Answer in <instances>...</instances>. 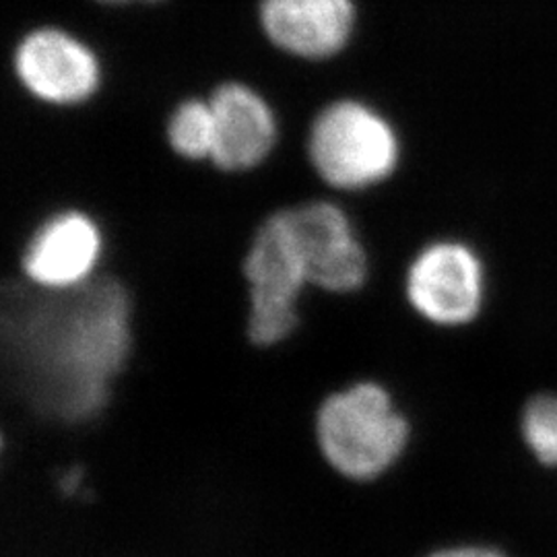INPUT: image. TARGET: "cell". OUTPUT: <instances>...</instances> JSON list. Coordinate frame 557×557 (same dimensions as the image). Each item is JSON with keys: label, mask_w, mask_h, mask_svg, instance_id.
<instances>
[{"label": "cell", "mask_w": 557, "mask_h": 557, "mask_svg": "<svg viewBox=\"0 0 557 557\" xmlns=\"http://www.w3.org/2000/svg\"><path fill=\"white\" fill-rule=\"evenodd\" d=\"M324 465L351 483H374L395 471L413 444V421L379 380L351 382L319 403L312 419Z\"/></svg>", "instance_id": "2"}, {"label": "cell", "mask_w": 557, "mask_h": 557, "mask_svg": "<svg viewBox=\"0 0 557 557\" xmlns=\"http://www.w3.org/2000/svg\"><path fill=\"white\" fill-rule=\"evenodd\" d=\"M100 2H133V0H100Z\"/></svg>", "instance_id": "14"}, {"label": "cell", "mask_w": 557, "mask_h": 557, "mask_svg": "<svg viewBox=\"0 0 557 557\" xmlns=\"http://www.w3.org/2000/svg\"><path fill=\"white\" fill-rule=\"evenodd\" d=\"M15 73L34 98L54 106L89 100L101 81L96 52L79 38L54 27L36 29L20 41Z\"/></svg>", "instance_id": "8"}, {"label": "cell", "mask_w": 557, "mask_h": 557, "mask_svg": "<svg viewBox=\"0 0 557 557\" xmlns=\"http://www.w3.org/2000/svg\"><path fill=\"white\" fill-rule=\"evenodd\" d=\"M135 299L101 269L75 289L46 292L9 273L0 299L7 428L73 432L110 407L135 356Z\"/></svg>", "instance_id": "1"}, {"label": "cell", "mask_w": 557, "mask_h": 557, "mask_svg": "<svg viewBox=\"0 0 557 557\" xmlns=\"http://www.w3.org/2000/svg\"><path fill=\"white\" fill-rule=\"evenodd\" d=\"M215 143L211 161L221 172L259 168L277 143V120L269 103L242 83H225L211 98Z\"/></svg>", "instance_id": "10"}, {"label": "cell", "mask_w": 557, "mask_h": 557, "mask_svg": "<svg viewBox=\"0 0 557 557\" xmlns=\"http://www.w3.org/2000/svg\"><path fill=\"white\" fill-rule=\"evenodd\" d=\"M425 557H508L504 556L494 547H483V545H450V547H440Z\"/></svg>", "instance_id": "13"}, {"label": "cell", "mask_w": 557, "mask_h": 557, "mask_svg": "<svg viewBox=\"0 0 557 557\" xmlns=\"http://www.w3.org/2000/svg\"><path fill=\"white\" fill-rule=\"evenodd\" d=\"M524 444L545 467H557V395L531 398L520 418Z\"/></svg>", "instance_id": "12"}, {"label": "cell", "mask_w": 557, "mask_h": 557, "mask_svg": "<svg viewBox=\"0 0 557 557\" xmlns=\"http://www.w3.org/2000/svg\"><path fill=\"white\" fill-rule=\"evenodd\" d=\"M108 257V234L83 209H60L23 238L15 275L46 292H66L100 275Z\"/></svg>", "instance_id": "6"}, {"label": "cell", "mask_w": 557, "mask_h": 557, "mask_svg": "<svg viewBox=\"0 0 557 557\" xmlns=\"http://www.w3.org/2000/svg\"><path fill=\"white\" fill-rule=\"evenodd\" d=\"M285 209L310 287L329 296L361 292L370 281V252L354 218L333 200H304Z\"/></svg>", "instance_id": "7"}, {"label": "cell", "mask_w": 557, "mask_h": 557, "mask_svg": "<svg viewBox=\"0 0 557 557\" xmlns=\"http://www.w3.org/2000/svg\"><path fill=\"white\" fill-rule=\"evenodd\" d=\"M485 281L483 260L469 244L436 239L407 262L403 298L416 319L440 331H457L479 319Z\"/></svg>", "instance_id": "5"}, {"label": "cell", "mask_w": 557, "mask_h": 557, "mask_svg": "<svg viewBox=\"0 0 557 557\" xmlns=\"http://www.w3.org/2000/svg\"><path fill=\"white\" fill-rule=\"evenodd\" d=\"M168 140L174 153L184 160H211L215 143L211 101L188 100L180 103L168 124Z\"/></svg>", "instance_id": "11"}, {"label": "cell", "mask_w": 557, "mask_h": 557, "mask_svg": "<svg viewBox=\"0 0 557 557\" xmlns=\"http://www.w3.org/2000/svg\"><path fill=\"white\" fill-rule=\"evenodd\" d=\"M260 25L278 50L308 60L341 52L354 34V0H260Z\"/></svg>", "instance_id": "9"}, {"label": "cell", "mask_w": 557, "mask_h": 557, "mask_svg": "<svg viewBox=\"0 0 557 557\" xmlns=\"http://www.w3.org/2000/svg\"><path fill=\"white\" fill-rule=\"evenodd\" d=\"M398 156L393 126L361 101L326 106L308 137V158L317 176L341 193H361L391 178Z\"/></svg>", "instance_id": "4"}, {"label": "cell", "mask_w": 557, "mask_h": 557, "mask_svg": "<svg viewBox=\"0 0 557 557\" xmlns=\"http://www.w3.org/2000/svg\"><path fill=\"white\" fill-rule=\"evenodd\" d=\"M239 273L246 285V338L259 349H269L294 337L310 281L285 207L252 230Z\"/></svg>", "instance_id": "3"}]
</instances>
